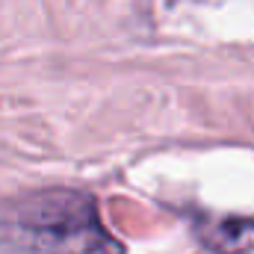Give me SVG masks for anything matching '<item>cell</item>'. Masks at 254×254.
Masks as SVG:
<instances>
[{"instance_id":"obj_2","label":"cell","mask_w":254,"mask_h":254,"mask_svg":"<svg viewBox=\"0 0 254 254\" xmlns=\"http://www.w3.org/2000/svg\"><path fill=\"white\" fill-rule=\"evenodd\" d=\"M207 249L222 254H240L254 249V219H228L201 231Z\"/></svg>"},{"instance_id":"obj_1","label":"cell","mask_w":254,"mask_h":254,"mask_svg":"<svg viewBox=\"0 0 254 254\" xmlns=\"http://www.w3.org/2000/svg\"><path fill=\"white\" fill-rule=\"evenodd\" d=\"M0 254H125V249L86 195L42 192L3 210Z\"/></svg>"}]
</instances>
